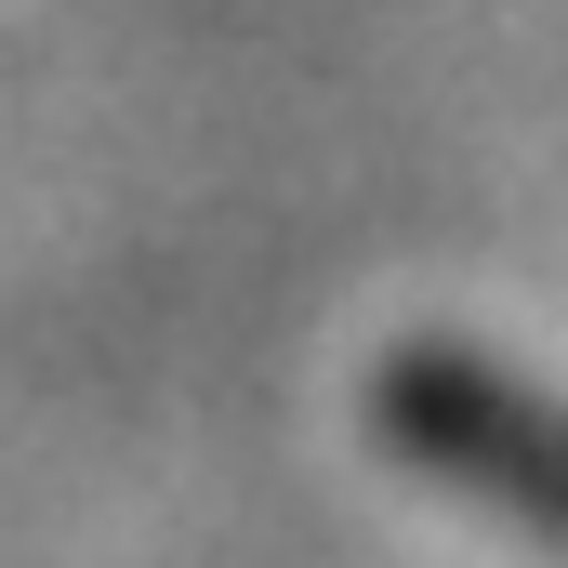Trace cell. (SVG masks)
Masks as SVG:
<instances>
[{"mask_svg":"<svg viewBox=\"0 0 568 568\" xmlns=\"http://www.w3.org/2000/svg\"><path fill=\"white\" fill-rule=\"evenodd\" d=\"M371 410H384V436L424 463L436 489L489 503L503 529H529V542L568 556V410L556 397L503 384L476 344H397L384 384H371Z\"/></svg>","mask_w":568,"mask_h":568,"instance_id":"cell-1","label":"cell"}]
</instances>
